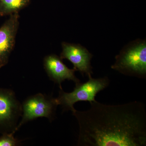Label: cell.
<instances>
[{
    "instance_id": "3957f363",
    "label": "cell",
    "mask_w": 146,
    "mask_h": 146,
    "mask_svg": "<svg viewBox=\"0 0 146 146\" xmlns=\"http://www.w3.org/2000/svg\"><path fill=\"white\" fill-rule=\"evenodd\" d=\"M88 78V81L84 83L75 84L74 91L70 93H66L62 88L60 89L59 95L56 99L58 105L61 106L64 111L70 110L72 113L75 112L74 104L78 102L91 103L96 101L95 98L97 94L106 89L110 84L107 77L94 78L89 76Z\"/></svg>"
},
{
    "instance_id": "52a82bcc",
    "label": "cell",
    "mask_w": 146,
    "mask_h": 146,
    "mask_svg": "<svg viewBox=\"0 0 146 146\" xmlns=\"http://www.w3.org/2000/svg\"><path fill=\"white\" fill-rule=\"evenodd\" d=\"M19 18L18 13L11 14L8 20L0 27V69L8 63L15 46Z\"/></svg>"
},
{
    "instance_id": "7a4b0ae2",
    "label": "cell",
    "mask_w": 146,
    "mask_h": 146,
    "mask_svg": "<svg viewBox=\"0 0 146 146\" xmlns=\"http://www.w3.org/2000/svg\"><path fill=\"white\" fill-rule=\"evenodd\" d=\"M111 68L124 75L146 79V39H137L125 45Z\"/></svg>"
},
{
    "instance_id": "8992f818",
    "label": "cell",
    "mask_w": 146,
    "mask_h": 146,
    "mask_svg": "<svg viewBox=\"0 0 146 146\" xmlns=\"http://www.w3.org/2000/svg\"><path fill=\"white\" fill-rule=\"evenodd\" d=\"M62 51L60 58L66 59L74 65V68L79 71L82 76H87L93 74L91 61L93 55L86 48L80 44H71L63 42L61 44Z\"/></svg>"
},
{
    "instance_id": "5b68a950",
    "label": "cell",
    "mask_w": 146,
    "mask_h": 146,
    "mask_svg": "<svg viewBox=\"0 0 146 146\" xmlns=\"http://www.w3.org/2000/svg\"><path fill=\"white\" fill-rule=\"evenodd\" d=\"M22 115V104L10 89L0 88V133H15Z\"/></svg>"
},
{
    "instance_id": "277c9868",
    "label": "cell",
    "mask_w": 146,
    "mask_h": 146,
    "mask_svg": "<svg viewBox=\"0 0 146 146\" xmlns=\"http://www.w3.org/2000/svg\"><path fill=\"white\" fill-rule=\"evenodd\" d=\"M58 106L56 98L41 93L28 97L22 104V119L17 125L16 131L26 123L38 118H47L52 121Z\"/></svg>"
},
{
    "instance_id": "6da1fadb",
    "label": "cell",
    "mask_w": 146,
    "mask_h": 146,
    "mask_svg": "<svg viewBox=\"0 0 146 146\" xmlns=\"http://www.w3.org/2000/svg\"><path fill=\"white\" fill-rule=\"evenodd\" d=\"M73 115L79 126L78 146H146V110L141 102L119 105L90 103Z\"/></svg>"
},
{
    "instance_id": "ba28073f",
    "label": "cell",
    "mask_w": 146,
    "mask_h": 146,
    "mask_svg": "<svg viewBox=\"0 0 146 146\" xmlns=\"http://www.w3.org/2000/svg\"><path fill=\"white\" fill-rule=\"evenodd\" d=\"M58 56L51 54L45 56L43 61L44 68L50 80L59 85L60 89L61 83L65 80H72L75 83L80 82L76 76L75 69H70L63 63Z\"/></svg>"
},
{
    "instance_id": "9c48e42d",
    "label": "cell",
    "mask_w": 146,
    "mask_h": 146,
    "mask_svg": "<svg viewBox=\"0 0 146 146\" xmlns=\"http://www.w3.org/2000/svg\"><path fill=\"white\" fill-rule=\"evenodd\" d=\"M31 0H0V17L19 13L27 7Z\"/></svg>"
},
{
    "instance_id": "30bf717a",
    "label": "cell",
    "mask_w": 146,
    "mask_h": 146,
    "mask_svg": "<svg viewBox=\"0 0 146 146\" xmlns=\"http://www.w3.org/2000/svg\"><path fill=\"white\" fill-rule=\"evenodd\" d=\"M14 133H6L0 136V146H16L19 141L14 137Z\"/></svg>"
}]
</instances>
